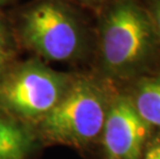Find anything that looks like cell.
Wrapping results in <instances>:
<instances>
[{
	"mask_svg": "<svg viewBox=\"0 0 160 159\" xmlns=\"http://www.w3.org/2000/svg\"><path fill=\"white\" fill-rule=\"evenodd\" d=\"M9 0H0V5H2V4H5L6 2H8Z\"/></svg>",
	"mask_w": 160,
	"mask_h": 159,
	"instance_id": "7c38bea8",
	"label": "cell"
},
{
	"mask_svg": "<svg viewBox=\"0 0 160 159\" xmlns=\"http://www.w3.org/2000/svg\"><path fill=\"white\" fill-rule=\"evenodd\" d=\"M156 30L152 20L132 0H121L105 13L100 31L104 69L127 77L147 62L153 52Z\"/></svg>",
	"mask_w": 160,
	"mask_h": 159,
	"instance_id": "6da1fadb",
	"label": "cell"
},
{
	"mask_svg": "<svg viewBox=\"0 0 160 159\" xmlns=\"http://www.w3.org/2000/svg\"><path fill=\"white\" fill-rule=\"evenodd\" d=\"M145 159H160V143L154 145L149 149Z\"/></svg>",
	"mask_w": 160,
	"mask_h": 159,
	"instance_id": "9c48e42d",
	"label": "cell"
},
{
	"mask_svg": "<svg viewBox=\"0 0 160 159\" xmlns=\"http://www.w3.org/2000/svg\"><path fill=\"white\" fill-rule=\"evenodd\" d=\"M78 1L83 2V3H87V4H96V3L101 2L102 0H78Z\"/></svg>",
	"mask_w": 160,
	"mask_h": 159,
	"instance_id": "8fae6325",
	"label": "cell"
},
{
	"mask_svg": "<svg viewBox=\"0 0 160 159\" xmlns=\"http://www.w3.org/2000/svg\"><path fill=\"white\" fill-rule=\"evenodd\" d=\"M131 100L146 122L160 128V77L139 81Z\"/></svg>",
	"mask_w": 160,
	"mask_h": 159,
	"instance_id": "52a82bcc",
	"label": "cell"
},
{
	"mask_svg": "<svg viewBox=\"0 0 160 159\" xmlns=\"http://www.w3.org/2000/svg\"><path fill=\"white\" fill-rule=\"evenodd\" d=\"M4 61H2V60H0V72H1V68H2V64Z\"/></svg>",
	"mask_w": 160,
	"mask_h": 159,
	"instance_id": "4fadbf2b",
	"label": "cell"
},
{
	"mask_svg": "<svg viewBox=\"0 0 160 159\" xmlns=\"http://www.w3.org/2000/svg\"><path fill=\"white\" fill-rule=\"evenodd\" d=\"M20 35L27 48L49 61L79 58L86 45L79 16L61 0H39L24 12Z\"/></svg>",
	"mask_w": 160,
	"mask_h": 159,
	"instance_id": "3957f363",
	"label": "cell"
},
{
	"mask_svg": "<svg viewBox=\"0 0 160 159\" xmlns=\"http://www.w3.org/2000/svg\"><path fill=\"white\" fill-rule=\"evenodd\" d=\"M71 79L39 61H28L0 80V111L42 119L59 102Z\"/></svg>",
	"mask_w": 160,
	"mask_h": 159,
	"instance_id": "277c9868",
	"label": "cell"
},
{
	"mask_svg": "<svg viewBox=\"0 0 160 159\" xmlns=\"http://www.w3.org/2000/svg\"><path fill=\"white\" fill-rule=\"evenodd\" d=\"M102 142L113 159H139L149 135V124L139 116L128 96H119L108 106Z\"/></svg>",
	"mask_w": 160,
	"mask_h": 159,
	"instance_id": "5b68a950",
	"label": "cell"
},
{
	"mask_svg": "<svg viewBox=\"0 0 160 159\" xmlns=\"http://www.w3.org/2000/svg\"><path fill=\"white\" fill-rule=\"evenodd\" d=\"M8 57V39L2 23L0 22V60L4 61Z\"/></svg>",
	"mask_w": 160,
	"mask_h": 159,
	"instance_id": "ba28073f",
	"label": "cell"
},
{
	"mask_svg": "<svg viewBox=\"0 0 160 159\" xmlns=\"http://www.w3.org/2000/svg\"><path fill=\"white\" fill-rule=\"evenodd\" d=\"M31 137L25 128L8 114H0V159H25Z\"/></svg>",
	"mask_w": 160,
	"mask_h": 159,
	"instance_id": "8992f818",
	"label": "cell"
},
{
	"mask_svg": "<svg viewBox=\"0 0 160 159\" xmlns=\"http://www.w3.org/2000/svg\"><path fill=\"white\" fill-rule=\"evenodd\" d=\"M153 25H154L155 30L157 31L160 35V2H157V4L154 6V13H153Z\"/></svg>",
	"mask_w": 160,
	"mask_h": 159,
	"instance_id": "30bf717a",
	"label": "cell"
},
{
	"mask_svg": "<svg viewBox=\"0 0 160 159\" xmlns=\"http://www.w3.org/2000/svg\"><path fill=\"white\" fill-rule=\"evenodd\" d=\"M108 106L103 90L94 81L71 80L59 102L42 119V133L58 144L89 146L102 132Z\"/></svg>",
	"mask_w": 160,
	"mask_h": 159,
	"instance_id": "7a4b0ae2",
	"label": "cell"
},
{
	"mask_svg": "<svg viewBox=\"0 0 160 159\" xmlns=\"http://www.w3.org/2000/svg\"><path fill=\"white\" fill-rule=\"evenodd\" d=\"M111 159H113V158H111Z\"/></svg>",
	"mask_w": 160,
	"mask_h": 159,
	"instance_id": "5bb4252c",
	"label": "cell"
}]
</instances>
